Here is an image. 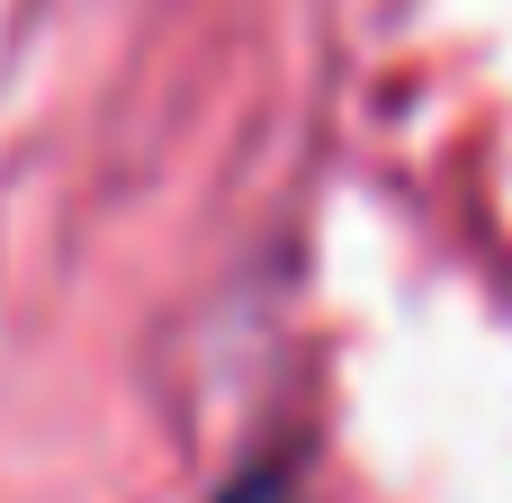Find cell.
<instances>
[{
  "label": "cell",
  "mask_w": 512,
  "mask_h": 503,
  "mask_svg": "<svg viewBox=\"0 0 512 503\" xmlns=\"http://www.w3.org/2000/svg\"><path fill=\"white\" fill-rule=\"evenodd\" d=\"M216 503H306V495H297L288 477H243V486H225Z\"/></svg>",
  "instance_id": "obj_1"
}]
</instances>
